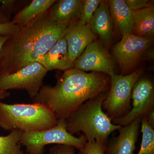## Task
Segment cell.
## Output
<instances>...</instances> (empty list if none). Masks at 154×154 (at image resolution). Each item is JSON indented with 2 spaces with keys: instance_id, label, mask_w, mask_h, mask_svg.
<instances>
[{
  "instance_id": "obj_26",
  "label": "cell",
  "mask_w": 154,
  "mask_h": 154,
  "mask_svg": "<svg viewBox=\"0 0 154 154\" xmlns=\"http://www.w3.org/2000/svg\"><path fill=\"white\" fill-rule=\"evenodd\" d=\"M146 118L148 123L152 128L154 129V110H153L149 111L146 114Z\"/></svg>"
},
{
  "instance_id": "obj_24",
  "label": "cell",
  "mask_w": 154,
  "mask_h": 154,
  "mask_svg": "<svg viewBox=\"0 0 154 154\" xmlns=\"http://www.w3.org/2000/svg\"><path fill=\"white\" fill-rule=\"evenodd\" d=\"M125 3L130 8L136 11L153 5L152 1L149 0H125Z\"/></svg>"
},
{
  "instance_id": "obj_18",
  "label": "cell",
  "mask_w": 154,
  "mask_h": 154,
  "mask_svg": "<svg viewBox=\"0 0 154 154\" xmlns=\"http://www.w3.org/2000/svg\"><path fill=\"white\" fill-rule=\"evenodd\" d=\"M134 12V23L132 34L135 36L146 37L154 33V7H148Z\"/></svg>"
},
{
  "instance_id": "obj_23",
  "label": "cell",
  "mask_w": 154,
  "mask_h": 154,
  "mask_svg": "<svg viewBox=\"0 0 154 154\" xmlns=\"http://www.w3.org/2000/svg\"><path fill=\"white\" fill-rule=\"evenodd\" d=\"M75 147L66 145H56L50 149L49 154H85L82 149L76 153Z\"/></svg>"
},
{
  "instance_id": "obj_2",
  "label": "cell",
  "mask_w": 154,
  "mask_h": 154,
  "mask_svg": "<svg viewBox=\"0 0 154 154\" xmlns=\"http://www.w3.org/2000/svg\"><path fill=\"white\" fill-rule=\"evenodd\" d=\"M108 85L104 75L72 68L57 78L55 86H42L33 102L49 107L57 119H66L85 102L106 91Z\"/></svg>"
},
{
  "instance_id": "obj_12",
  "label": "cell",
  "mask_w": 154,
  "mask_h": 154,
  "mask_svg": "<svg viewBox=\"0 0 154 154\" xmlns=\"http://www.w3.org/2000/svg\"><path fill=\"white\" fill-rule=\"evenodd\" d=\"M143 116H139L129 124L121 126L118 130V136L108 146H106L105 154H134Z\"/></svg>"
},
{
  "instance_id": "obj_5",
  "label": "cell",
  "mask_w": 154,
  "mask_h": 154,
  "mask_svg": "<svg viewBox=\"0 0 154 154\" xmlns=\"http://www.w3.org/2000/svg\"><path fill=\"white\" fill-rule=\"evenodd\" d=\"M84 135L74 136L66 129V120L58 119L57 125L51 128L33 132L22 133L21 144L26 147L28 154H43L48 144L66 145L81 149L87 143Z\"/></svg>"
},
{
  "instance_id": "obj_15",
  "label": "cell",
  "mask_w": 154,
  "mask_h": 154,
  "mask_svg": "<svg viewBox=\"0 0 154 154\" xmlns=\"http://www.w3.org/2000/svg\"><path fill=\"white\" fill-rule=\"evenodd\" d=\"M83 5L82 0H59L49 9L50 17L54 22L68 26L79 20Z\"/></svg>"
},
{
  "instance_id": "obj_10",
  "label": "cell",
  "mask_w": 154,
  "mask_h": 154,
  "mask_svg": "<svg viewBox=\"0 0 154 154\" xmlns=\"http://www.w3.org/2000/svg\"><path fill=\"white\" fill-rule=\"evenodd\" d=\"M151 43V39L146 37L133 34L122 35L121 40L114 46L113 54L122 68L129 69L137 62Z\"/></svg>"
},
{
  "instance_id": "obj_25",
  "label": "cell",
  "mask_w": 154,
  "mask_h": 154,
  "mask_svg": "<svg viewBox=\"0 0 154 154\" xmlns=\"http://www.w3.org/2000/svg\"><path fill=\"white\" fill-rule=\"evenodd\" d=\"M20 28L11 22L0 24V35L12 36L19 32Z\"/></svg>"
},
{
  "instance_id": "obj_8",
  "label": "cell",
  "mask_w": 154,
  "mask_h": 154,
  "mask_svg": "<svg viewBox=\"0 0 154 154\" xmlns=\"http://www.w3.org/2000/svg\"><path fill=\"white\" fill-rule=\"evenodd\" d=\"M131 99L132 108L123 117L113 120V124L125 126L153 110L154 91L151 81L146 79L138 80L133 88Z\"/></svg>"
},
{
  "instance_id": "obj_6",
  "label": "cell",
  "mask_w": 154,
  "mask_h": 154,
  "mask_svg": "<svg viewBox=\"0 0 154 154\" xmlns=\"http://www.w3.org/2000/svg\"><path fill=\"white\" fill-rule=\"evenodd\" d=\"M142 74V70L138 69L127 75L114 74L110 77V90L102 108L111 120L123 117L131 110L133 88Z\"/></svg>"
},
{
  "instance_id": "obj_9",
  "label": "cell",
  "mask_w": 154,
  "mask_h": 154,
  "mask_svg": "<svg viewBox=\"0 0 154 154\" xmlns=\"http://www.w3.org/2000/svg\"><path fill=\"white\" fill-rule=\"evenodd\" d=\"M73 68L84 72L103 73L110 77L115 74L110 54L105 48L96 41L93 42L87 46L75 61Z\"/></svg>"
},
{
  "instance_id": "obj_17",
  "label": "cell",
  "mask_w": 154,
  "mask_h": 154,
  "mask_svg": "<svg viewBox=\"0 0 154 154\" xmlns=\"http://www.w3.org/2000/svg\"><path fill=\"white\" fill-rule=\"evenodd\" d=\"M56 2L55 0H33L28 5L19 11L11 20L13 24L21 28L43 15Z\"/></svg>"
},
{
  "instance_id": "obj_28",
  "label": "cell",
  "mask_w": 154,
  "mask_h": 154,
  "mask_svg": "<svg viewBox=\"0 0 154 154\" xmlns=\"http://www.w3.org/2000/svg\"><path fill=\"white\" fill-rule=\"evenodd\" d=\"M10 95V93L8 91L0 90V100L5 99Z\"/></svg>"
},
{
  "instance_id": "obj_21",
  "label": "cell",
  "mask_w": 154,
  "mask_h": 154,
  "mask_svg": "<svg viewBox=\"0 0 154 154\" xmlns=\"http://www.w3.org/2000/svg\"><path fill=\"white\" fill-rule=\"evenodd\" d=\"M100 0H85L79 20L85 25H89L93 15L98 8Z\"/></svg>"
},
{
  "instance_id": "obj_4",
  "label": "cell",
  "mask_w": 154,
  "mask_h": 154,
  "mask_svg": "<svg viewBox=\"0 0 154 154\" xmlns=\"http://www.w3.org/2000/svg\"><path fill=\"white\" fill-rule=\"evenodd\" d=\"M58 121L46 105L0 102V128L5 130H17L22 133L39 131L55 126Z\"/></svg>"
},
{
  "instance_id": "obj_19",
  "label": "cell",
  "mask_w": 154,
  "mask_h": 154,
  "mask_svg": "<svg viewBox=\"0 0 154 154\" xmlns=\"http://www.w3.org/2000/svg\"><path fill=\"white\" fill-rule=\"evenodd\" d=\"M22 134L14 130L8 135L0 136V154H24L21 148Z\"/></svg>"
},
{
  "instance_id": "obj_20",
  "label": "cell",
  "mask_w": 154,
  "mask_h": 154,
  "mask_svg": "<svg viewBox=\"0 0 154 154\" xmlns=\"http://www.w3.org/2000/svg\"><path fill=\"white\" fill-rule=\"evenodd\" d=\"M140 125L142 138L140 149L137 154H154V129L148 123L145 115L142 118Z\"/></svg>"
},
{
  "instance_id": "obj_3",
  "label": "cell",
  "mask_w": 154,
  "mask_h": 154,
  "mask_svg": "<svg viewBox=\"0 0 154 154\" xmlns=\"http://www.w3.org/2000/svg\"><path fill=\"white\" fill-rule=\"evenodd\" d=\"M107 92H103L81 105L67 119V131L72 134L82 131L88 142L106 143L107 138L121 125L113 124L102 105Z\"/></svg>"
},
{
  "instance_id": "obj_29",
  "label": "cell",
  "mask_w": 154,
  "mask_h": 154,
  "mask_svg": "<svg viewBox=\"0 0 154 154\" xmlns=\"http://www.w3.org/2000/svg\"><path fill=\"white\" fill-rule=\"evenodd\" d=\"M10 36H2L0 35V51H1V48L3 45L5 43V42L7 40V39L9 38Z\"/></svg>"
},
{
  "instance_id": "obj_22",
  "label": "cell",
  "mask_w": 154,
  "mask_h": 154,
  "mask_svg": "<svg viewBox=\"0 0 154 154\" xmlns=\"http://www.w3.org/2000/svg\"><path fill=\"white\" fill-rule=\"evenodd\" d=\"M106 143L99 142H87L84 148L81 149L85 154H105Z\"/></svg>"
},
{
  "instance_id": "obj_7",
  "label": "cell",
  "mask_w": 154,
  "mask_h": 154,
  "mask_svg": "<svg viewBox=\"0 0 154 154\" xmlns=\"http://www.w3.org/2000/svg\"><path fill=\"white\" fill-rule=\"evenodd\" d=\"M48 72L36 62L11 74L0 75V90H25L30 98L33 99L43 85V79Z\"/></svg>"
},
{
  "instance_id": "obj_13",
  "label": "cell",
  "mask_w": 154,
  "mask_h": 154,
  "mask_svg": "<svg viewBox=\"0 0 154 154\" xmlns=\"http://www.w3.org/2000/svg\"><path fill=\"white\" fill-rule=\"evenodd\" d=\"M48 71L57 69L65 71L73 66L70 60L66 40L60 38L50 49L38 58V61Z\"/></svg>"
},
{
  "instance_id": "obj_27",
  "label": "cell",
  "mask_w": 154,
  "mask_h": 154,
  "mask_svg": "<svg viewBox=\"0 0 154 154\" xmlns=\"http://www.w3.org/2000/svg\"><path fill=\"white\" fill-rule=\"evenodd\" d=\"M1 0H0V4H1ZM10 22L11 21L8 17L2 13L0 10V24L8 23Z\"/></svg>"
},
{
  "instance_id": "obj_1",
  "label": "cell",
  "mask_w": 154,
  "mask_h": 154,
  "mask_svg": "<svg viewBox=\"0 0 154 154\" xmlns=\"http://www.w3.org/2000/svg\"><path fill=\"white\" fill-rule=\"evenodd\" d=\"M67 27L54 22L48 10L9 36L0 51V75L11 74L37 62L64 36Z\"/></svg>"
},
{
  "instance_id": "obj_14",
  "label": "cell",
  "mask_w": 154,
  "mask_h": 154,
  "mask_svg": "<svg viewBox=\"0 0 154 154\" xmlns=\"http://www.w3.org/2000/svg\"><path fill=\"white\" fill-rule=\"evenodd\" d=\"M89 25L93 33L100 36L104 44H110L113 38V21L108 1H101Z\"/></svg>"
},
{
  "instance_id": "obj_11",
  "label": "cell",
  "mask_w": 154,
  "mask_h": 154,
  "mask_svg": "<svg viewBox=\"0 0 154 154\" xmlns=\"http://www.w3.org/2000/svg\"><path fill=\"white\" fill-rule=\"evenodd\" d=\"M64 37L70 60L74 64L87 46L94 41L96 34L91 30L90 25H85L78 20L68 25Z\"/></svg>"
},
{
  "instance_id": "obj_16",
  "label": "cell",
  "mask_w": 154,
  "mask_h": 154,
  "mask_svg": "<svg viewBox=\"0 0 154 154\" xmlns=\"http://www.w3.org/2000/svg\"><path fill=\"white\" fill-rule=\"evenodd\" d=\"M113 22L122 35L132 34L134 12L130 8L125 0L108 1Z\"/></svg>"
}]
</instances>
